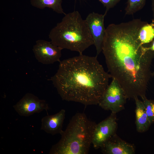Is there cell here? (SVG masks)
I'll use <instances>...</instances> for the list:
<instances>
[{"mask_svg":"<svg viewBox=\"0 0 154 154\" xmlns=\"http://www.w3.org/2000/svg\"><path fill=\"white\" fill-rule=\"evenodd\" d=\"M136 19L109 24L106 29L102 52L109 74L123 90L127 99L146 96L152 73L154 51L149 50L139 37L147 23Z\"/></svg>","mask_w":154,"mask_h":154,"instance_id":"cell-1","label":"cell"},{"mask_svg":"<svg viewBox=\"0 0 154 154\" xmlns=\"http://www.w3.org/2000/svg\"><path fill=\"white\" fill-rule=\"evenodd\" d=\"M97 57L81 54L59 62L50 80L62 100L85 106L98 105L111 76Z\"/></svg>","mask_w":154,"mask_h":154,"instance_id":"cell-2","label":"cell"},{"mask_svg":"<svg viewBox=\"0 0 154 154\" xmlns=\"http://www.w3.org/2000/svg\"><path fill=\"white\" fill-rule=\"evenodd\" d=\"M48 36L54 44L79 54L94 44L87 23L78 11L64 15L61 21L51 29Z\"/></svg>","mask_w":154,"mask_h":154,"instance_id":"cell-3","label":"cell"},{"mask_svg":"<svg viewBox=\"0 0 154 154\" xmlns=\"http://www.w3.org/2000/svg\"><path fill=\"white\" fill-rule=\"evenodd\" d=\"M96 123L86 114L78 112L70 119L59 141L52 146L51 154H87L92 144Z\"/></svg>","mask_w":154,"mask_h":154,"instance_id":"cell-4","label":"cell"},{"mask_svg":"<svg viewBox=\"0 0 154 154\" xmlns=\"http://www.w3.org/2000/svg\"><path fill=\"white\" fill-rule=\"evenodd\" d=\"M127 98L118 82L112 78L98 104L103 109L116 114L123 110Z\"/></svg>","mask_w":154,"mask_h":154,"instance_id":"cell-5","label":"cell"},{"mask_svg":"<svg viewBox=\"0 0 154 154\" xmlns=\"http://www.w3.org/2000/svg\"><path fill=\"white\" fill-rule=\"evenodd\" d=\"M117 120L116 114L111 112L107 118L96 124L92 144L94 149L100 148L107 140L116 133Z\"/></svg>","mask_w":154,"mask_h":154,"instance_id":"cell-6","label":"cell"},{"mask_svg":"<svg viewBox=\"0 0 154 154\" xmlns=\"http://www.w3.org/2000/svg\"><path fill=\"white\" fill-rule=\"evenodd\" d=\"M62 50L51 42L40 39L36 41L33 48L36 59L39 62L45 64L60 62Z\"/></svg>","mask_w":154,"mask_h":154,"instance_id":"cell-7","label":"cell"},{"mask_svg":"<svg viewBox=\"0 0 154 154\" xmlns=\"http://www.w3.org/2000/svg\"><path fill=\"white\" fill-rule=\"evenodd\" d=\"M15 110L21 116L27 117L43 110L47 112L49 109L46 101L39 99L31 93H27L13 106Z\"/></svg>","mask_w":154,"mask_h":154,"instance_id":"cell-8","label":"cell"},{"mask_svg":"<svg viewBox=\"0 0 154 154\" xmlns=\"http://www.w3.org/2000/svg\"><path fill=\"white\" fill-rule=\"evenodd\" d=\"M106 15L93 12L89 13L85 19L93 40L97 56L102 51L106 29L104 24Z\"/></svg>","mask_w":154,"mask_h":154,"instance_id":"cell-9","label":"cell"},{"mask_svg":"<svg viewBox=\"0 0 154 154\" xmlns=\"http://www.w3.org/2000/svg\"><path fill=\"white\" fill-rule=\"evenodd\" d=\"M100 149L104 154H134V145L120 138L116 133L107 140Z\"/></svg>","mask_w":154,"mask_h":154,"instance_id":"cell-10","label":"cell"},{"mask_svg":"<svg viewBox=\"0 0 154 154\" xmlns=\"http://www.w3.org/2000/svg\"><path fill=\"white\" fill-rule=\"evenodd\" d=\"M65 110L62 109L57 113L44 117L41 119V129L53 135L62 132V125L65 116Z\"/></svg>","mask_w":154,"mask_h":154,"instance_id":"cell-11","label":"cell"},{"mask_svg":"<svg viewBox=\"0 0 154 154\" xmlns=\"http://www.w3.org/2000/svg\"><path fill=\"white\" fill-rule=\"evenodd\" d=\"M134 100L136 105L135 112L136 130L139 133H144L149 129L151 124L147 116L142 101L137 97H135Z\"/></svg>","mask_w":154,"mask_h":154,"instance_id":"cell-12","label":"cell"},{"mask_svg":"<svg viewBox=\"0 0 154 154\" xmlns=\"http://www.w3.org/2000/svg\"><path fill=\"white\" fill-rule=\"evenodd\" d=\"M62 0H31L33 7L40 9L48 7L57 13L64 15L66 13L62 8Z\"/></svg>","mask_w":154,"mask_h":154,"instance_id":"cell-13","label":"cell"},{"mask_svg":"<svg viewBox=\"0 0 154 154\" xmlns=\"http://www.w3.org/2000/svg\"><path fill=\"white\" fill-rule=\"evenodd\" d=\"M139 37L143 44H149L154 39V21L151 23L147 22L140 29Z\"/></svg>","mask_w":154,"mask_h":154,"instance_id":"cell-14","label":"cell"},{"mask_svg":"<svg viewBox=\"0 0 154 154\" xmlns=\"http://www.w3.org/2000/svg\"><path fill=\"white\" fill-rule=\"evenodd\" d=\"M146 0H127L125 9V15H133L145 6Z\"/></svg>","mask_w":154,"mask_h":154,"instance_id":"cell-15","label":"cell"},{"mask_svg":"<svg viewBox=\"0 0 154 154\" xmlns=\"http://www.w3.org/2000/svg\"><path fill=\"white\" fill-rule=\"evenodd\" d=\"M146 112L151 124L154 123V100L144 97L141 98Z\"/></svg>","mask_w":154,"mask_h":154,"instance_id":"cell-16","label":"cell"},{"mask_svg":"<svg viewBox=\"0 0 154 154\" xmlns=\"http://www.w3.org/2000/svg\"><path fill=\"white\" fill-rule=\"evenodd\" d=\"M101 2L106 8L104 14H107L109 10L114 7L122 0H98Z\"/></svg>","mask_w":154,"mask_h":154,"instance_id":"cell-17","label":"cell"},{"mask_svg":"<svg viewBox=\"0 0 154 154\" xmlns=\"http://www.w3.org/2000/svg\"><path fill=\"white\" fill-rule=\"evenodd\" d=\"M147 48L149 50L154 51V39L151 42L148 44Z\"/></svg>","mask_w":154,"mask_h":154,"instance_id":"cell-18","label":"cell"},{"mask_svg":"<svg viewBox=\"0 0 154 154\" xmlns=\"http://www.w3.org/2000/svg\"><path fill=\"white\" fill-rule=\"evenodd\" d=\"M151 8L153 16V19L152 20L154 21V0H151Z\"/></svg>","mask_w":154,"mask_h":154,"instance_id":"cell-19","label":"cell"},{"mask_svg":"<svg viewBox=\"0 0 154 154\" xmlns=\"http://www.w3.org/2000/svg\"><path fill=\"white\" fill-rule=\"evenodd\" d=\"M152 75L154 76V72L152 73Z\"/></svg>","mask_w":154,"mask_h":154,"instance_id":"cell-20","label":"cell"},{"mask_svg":"<svg viewBox=\"0 0 154 154\" xmlns=\"http://www.w3.org/2000/svg\"></svg>","mask_w":154,"mask_h":154,"instance_id":"cell-21","label":"cell"}]
</instances>
